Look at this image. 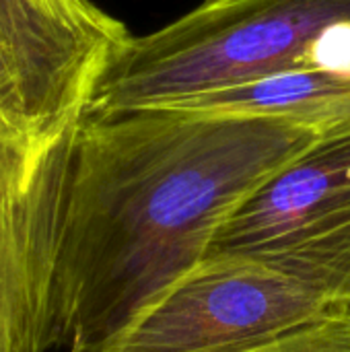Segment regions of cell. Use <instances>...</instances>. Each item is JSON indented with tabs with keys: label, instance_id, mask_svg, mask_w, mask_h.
<instances>
[{
	"label": "cell",
	"instance_id": "obj_1",
	"mask_svg": "<svg viewBox=\"0 0 350 352\" xmlns=\"http://www.w3.org/2000/svg\"><path fill=\"white\" fill-rule=\"evenodd\" d=\"M322 132L252 113L83 111L56 262V349L105 352Z\"/></svg>",
	"mask_w": 350,
	"mask_h": 352
},
{
	"label": "cell",
	"instance_id": "obj_2",
	"mask_svg": "<svg viewBox=\"0 0 350 352\" xmlns=\"http://www.w3.org/2000/svg\"><path fill=\"white\" fill-rule=\"evenodd\" d=\"M350 54V0H202L130 35L83 111L177 105Z\"/></svg>",
	"mask_w": 350,
	"mask_h": 352
},
{
	"label": "cell",
	"instance_id": "obj_3",
	"mask_svg": "<svg viewBox=\"0 0 350 352\" xmlns=\"http://www.w3.org/2000/svg\"><path fill=\"white\" fill-rule=\"evenodd\" d=\"M347 307L266 264L204 258L105 352H245Z\"/></svg>",
	"mask_w": 350,
	"mask_h": 352
},
{
	"label": "cell",
	"instance_id": "obj_4",
	"mask_svg": "<svg viewBox=\"0 0 350 352\" xmlns=\"http://www.w3.org/2000/svg\"><path fill=\"white\" fill-rule=\"evenodd\" d=\"M206 258H243L350 307V124L326 130L219 231Z\"/></svg>",
	"mask_w": 350,
	"mask_h": 352
},
{
	"label": "cell",
	"instance_id": "obj_5",
	"mask_svg": "<svg viewBox=\"0 0 350 352\" xmlns=\"http://www.w3.org/2000/svg\"><path fill=\"white\" fill-rule=\"evenodd\" d=\"M74 124L41 142L0 113V352L56 349V262Z\"/></svg>",
	"mask_w": 350,
	"mask_h": 352
},
{
	"label": "cell",
	"instance_id": "obj_6",
	"mask_svg": "<svg viewBox=\"0 0 350 352\" xmlns=\"http://www.w3.org/2000/svg\"><path fill=\"white\" fill-rule=\"evenodd\" d=\"M132 33L93 0H0V113L50 142L83 113Z\"/></svg>",
	"mask_w": 350,
	"mask_h": 352
},
{
	"label": "cell",
	"instance_id": "obj_7",
	"mask_svg": "<svg viewBox=\"0 0 350 352\" xmlns=\"http://www.w3.org/2000/svg\"><path fill=\"white\" fill-rule=\"evenodd\" d=\"M245 352H350V307Z\"/></svg>",
	"mask_w": 350,
	"mask_h": 352
}]
</instances>
